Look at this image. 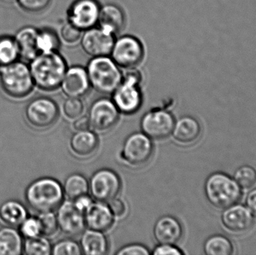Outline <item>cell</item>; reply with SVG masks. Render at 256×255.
I'll return each instance as SVG.
<instances>
[{
	"label": "cell",
	"instance_id": "obj_38",
	"mask_svg": "<svg viewBox=\"0 0 256 255\" xmlns=\"http://www.w3.org/2000/svg\"><path fill=\"white\" fill-rule=\"evenodd\" d=\"M84 31L68 22L60 29V39L68 45H74L80 40Z\"/></svg>",
	"mask_w": 256,
	"mask_h": 255
},
{
	"label": "cell",
	"instance_id": "obj_14",
	"mask_svg": "<svg viewBox=\"0 0 256 255\" xmlns=\"http://www.w3.org/2000/svg\"><path fill=\"white\" fill-rule=\"evenodd\" d=\"M100 5L97 0H75L67 10V21L82 31L98 25Z\"/></svg>",
	"mask_w": 256,
	"mask_h": 255
},
{
	"label": "cell",
	"instance_id": "obj_6",
	"mask_svg": "<svg viewBox=\"0 0 256 255\" xmlns=\"http://www.w3.org/2000/svg\"><path fill=\"white\" fill-rule=\"evenodd\" d=\"M142 74L135 68L128 69L123 79L112 93V101L120 112L127 115L135 113L142 104V93L140 83Z\"/></svg>",
	"mask_w": 256,
	"mask_h": 255
},
{
	"label": "cell",
	"instance_id": "obj_17",
	"mask_svg": "<svg viewBox=\"0 0 256 255\" xmlns=\"http://www.w3.org/2000/svg\"><path fill=\"white\" fill-rule=\"evenodd\" d=\"M224 227L232 233H246L254 227V214L243 205H232L225 209L222 214Z\"/></svg>",
	"mask_w": 256,
	"mask_h": 255
},
{
	"label": "cell",
	"instance_id": "obj_39",
	"mask_svg": "<svg viewBox=\"0 0 256 255\" xmlns=\"http://www.w3.org/2000/svg\"><path fill=\"white\" fill-rule=\"evenodd\" d=\"M108 206L115 218H122L126 215L128 208L126 202L120 198L116 197L108 202Z\"/></svg>",
	"mask_w": 256,
	"mask_h": 255
},
{
	"label": "cell",
	"instance_id": "obj_42",
	"mask_svg": "<svg viewBox=\"0 0 256 255\" xmlns=\"http://www.w3.org/2000/svg\"><path fill=\"white\" fill-rule=\"evenodd\" d=\"M73 202L76 208L84 214L93 202L92 199L90 196H88V194L80 196V197L74 200Z\"/></svg>",
	"mask_w": 256,
	"mask_h": 255
},
{
	"label": "cell",
	"instance_id": "obj_31",
	"mask_svg": "<svg viewBox=\"0 0 256 255\" xmlns=\"http://www.w3.org/2000/svg\"><path fill=\"white\" fill-rule=\"evenodd\" d=\"M52 253V246L43 235L28 238L24 241L22 254L26 255H50Z\"/></svg>",
	"mask_w": 256,
	"mask_h": 255
},
{
	"label": "cell",
	"instance_id": "obj_24",
	"mask_svg": "<svg viewBox=\"0 0 256 255\" xmlns=\"http://www.w3.org/2000/svg\"><path fill=\"white\" fill-rule=\"evenodd\" d=\"M80 245L82 254L86 255H104L109 251V242L103 232L91 229L82 233Z\"/></svg>",
	"mask_w": 256,
	"mask_h": 255
},
{
	"label": "cell",
	"instance_id": "obj_11",
	"mask_svg": "<svg viewBox=\"0 0 256 255\" xmlns=\"http://www.w3.org/2000/svg\"><path fill=\"white\" fill-rule=\"evenodd\" d=\"M88 184L92 197L106 203L117 197L122 189V181L118 174L109 169L97 171Z\"/></svg>",
	"mask_w": 256,
	"mask_h": 255
},
{
	"label": "cell",
	"instance_id": "obj_18",
	"mask_svg": "<svg viewBox=\"0 0 256 255\" xmlns=\"http://www.w3.org/2000/svg\"><path fill=\"white\" fill-rule=\"evenodd\" d=\"M86 226L91 230L104 232L114 226L115 217L106 202H92L84 213Z\"/></svg>",
	"mask_w": 256,
	"mask_h": 255
},
{
	"label": "cell",
	"instance_id": "obj_19",
	"mask_svg": "<svg viewBox=\"0 0 256 255\" xmlns=\"http://www.w3.org/2000/svg\"><path fill=\"white\" fill-rule=\"evenodd\" d=\"M153 234L158 244L176 245L183 236V228L177 219L164 216L155 223Z\"/></svg>",
	"mask_w": 256,
	"mask_h": 255
},
{
	"label": "cell",
	"instance_id": "obj_36",
	"mask_svg": "<svg viewBox=\"0 0 256 255\" xmlns=\"http://www.w3.org/2000/svg\"><path fill=\"white\" fill-rule=\"evenodd\" d=\"M18 228V231L24 240L42 235L40 223L37 217H27Z\"/></svg>",
	"mask_w": 256,
	"mask_h": 255
},
{
	"label": "cell",
	"instance_id": "obj_3",
	"mask_svg": "<svg viewBox=\"0 0 256 255\" xmlns=\"http://www.w3.org/2000/svg\"><path fill=\"white\" fill-rule=\"evenodd\" d=\"M86 70L92 88L102 94H112L123 79L121 67L110 55L92 58Z\"/></svg>",
	"mask_w": 256,
	"mask_h": 255
},
{
	"label": "cell",
	"instance_id": "obj_5",
	"mask_svg": "<svg viewBox=\"0 0 256 255\" xmlns=\"http://www.w3.org/2000/svg\"><path fill=\"white\" fill-rule=\"evenodd\" d=\"M204 193L210 205L218 209H226L236 205L242 197L238 184L222 172L209 175L204 184Z\"/></svg>",
	"mask_w": 256,
	"mask_h": 255
},
{
	"label": "cell",
	"instance_id": "obj_1",
	"mask_svg": "<svg viewBox=\"0 0 256 255\" xmlns=\"http://www.w3.org/2000/svg\"><path fill=\"white\" fill-rule=\"evenodd\" d=\"M28 65L34 87L44 91L60 88L68 69L66 59L58 52L39 53Z\"/></svg>",
	"mask_w": 256,
	"mask_h": 255
},
{
	"label": "cell",
	"instance_id": "obj_35",
	"mask_svg": "<svg viewBox=\"0 0 256 255\" xmlns=\"http://www.w3.org/2000/svg\"><path fill=\"white\" fill-rule=\"evenodd\" d=\"M62 110L66 118L70 120L76 119L84 113V102L79 97H68L63 103Z\"/></svg>",
	"mask_w": 256,
	"mask_h": 255
},
{
	"label": "cell",
	"instance_id": "obj_27",
	"mask_svg": "<svg viewBox=\"0 0 256 255\" xmlns=\"http://www.w3.org/2000/svg\"><path fill=\"white\" fill-rule=\"evenodd\" d=\"M64 195L70 201L75 200L90 192V184L86 177L80 174L74 173L69 175L63 186Z\"/></svg>",
	"mask_w": 256,
	"mask_h": 255
},
{
	"label": "cell",
	"instance_id": "obj_13",
	"mask_svg": "<svg viewBox=\"0 0 256 255\" xmlns=\"http://www.w3.org/2000/svg\"><path fill=\"white\" fill-rule=\"evenodd\" d=\"M120 115V110L112 100L103 97L92 104L88 118L92 128L100 133H106L116 125Z\"/></svg>",
	"mask_w": 256,
	"mask_h": 255
},
{
	"label": "cell",
	"instance_id": "obj_9",
	"mask_svg": "<svg viewBox=\"0 0 256 255\" xmlns=\"http://www.w3.org/2000/svg\"><path fill=\"white\" fill-rule=\"evenodd\" d=\"M153 151V142L148 136L142 132L134 133L124 141L120 156L122 160L128 166L140 167L150 160Z\"/></svg>",
	"mask_w": 256,
	"mask_h": 255
},
{
	"label": "cell",
	"instance_id": "obj_37",
	"mask_svg": "<svg viewBox=\"0 0 256 255\" xmlns=\"http://www.w3.org/2000/svg\"><path fill=\"white\" fill-rule=\"evenodd\" d=\"M20 8L28 13L44 11L50 5L52 0H15Z\"/></svg>",
	"mask_w": 256,
	"mask_h": 255
},
{
	"label": "cell",
	"instance_id": "obj_2",
	"mask_svg": "<svg viewBox=\"0 0 256 255\" xmlns=\"http://www.w3.org/2000/svg\"><path fill=\"white\" fill-rule=\"evenodd\" d=\"M26 202L34 212L54 211L61 205L64 192L60 183L52 178H40L32 182L25 190Z\"/></svg>",
	"mask_w": 256,
	"mask_h": 255
},
{
	"label": "cell",
	"instance_id": "obj_4",
	"mask_svg": "<svg viewBox=\"0 0 256 255\" xmlns=\"http://www.w3.org/2000/svg\"><path fill=\"white\" fill-rule=\"evenodd\" d=\"M0 86L10 98L21 100L28 97L34 88L28 64L18 60L0 66Z\"/></svg>",
	"mask_w": 256,
	"mask_h": 255
},
{
	"label": "cell",
	"instance_id": "obj_21",
	"mask_svg": "<svg viewBox=\"0 0 256 255\" xmlns=\"http://www.w3.org/2000/svg\"><path fill=\"white\" fill-rule=\"evenodd\" d=\"M201 133L200 122L192 117L184 116L174 123L172 135L178 143L188 145L196 142Z\"/></svg>",
	"mask_w": 256,
	"mask_h": 255
},
{
	"label": "cell",
	"instance_id": "obj_16",
	"mask_svg": "<svg viewBox=\"0 0 256 255\" xmlns=\"http://www.w3.org/2000/svg\"><path fill=\"white\" fill-rule=\"evenodd\" d=\"M60 88L68 97L81 98L86 95L92 88L86 68L79 65L68 67Z\"/></svg>",
	"mask_w": 256,
	"mask_h": 255
},
{
	"label": "cell",
	"instance_id": "obj_8",
	"mask_svg": "<svg viewBox=\"0 0 256 255\" xmlns=\"http://www.w3.org/2000/svg\"><path fill=\"white\" fill-rule=\"evenodd\" d=\"M110 56L121 68H136L144 58V46L134 36H121L116 39Z\"/></svg>",
	"mask_w": 256,
	"mask_h": 255
},
{
	"label": "cell",
	"instance_id": "obj_7",
	"mask_svg": "<svg viewBox=\"0 0 256 255\" xmlns=\"http://www.w3.org/2000/svg\"><path fill=\"white\" fill-rule=\"evenodd\" d=\"M26 120L33 128L45 130L52 127L60 115L58 105L48 97H38L28 102L24 111Z\"/></svg>",
	"mask_w": 256,
	"mask_h": 255
},
{
	"label": "cell",
	"instance_id": "obj_33",
	"mask_svg": "<svg viewBox=\"0 0 256 255\" xmlns=\"http://www.w3.org/2000/svg\"><path fill=\"white\" fill-rule=\"evenodd\" d=\"M37 218L40 223L42 235L50 238L56 234L58 229V222L54 211L40 213Z\"/></svg>",
	"mask_w": 256,
	"mask_h": 255
},
{
	"label": "cell",
	"instance_id": "obj_22",
	"mask_svg": "<svg viewBox=\"0 0 256 255\" xmlns=\"http://www.w3.org/2000/svg\"><path fill=\"white\" fill-rule=\"evenodd\" d=\"M38 30V28L36 27L26 25L20 28L14 35L20 58L26 62H30L39 54L37 47Z\"/></svg>",
	"mask_w": 256,
	"mask_h": 255
},
{
	"label": "cell",
	"instance_id": "obj_29",
	"mask_svg": "<svg viewBox=\"0 0 256 255\" xmlns=\"http://www.w3.org/2000/svg\"><path fill=\"white\" fill-rule=\"evenodd\" d=\"M20 58L19 48L14 36L0 35V66L8 65Z\"/></svg>",
	"mask_w": 256,
	"mask_h": 255
},
{
	"label": "cell",
	"instance_id": "obj_15",
	"mask_svg": "<svg viewBox=\"0 0 256 255\" xmlns=\"http://www.w3.org/2000/svg\"><path fill=\"white\" fill-rule=\"evenodd\" d=\"M57 222L62 233L76 237L84 233L86 223L84 214L78 209L73 201H63L57 208Z\"/></svg>",
	"mask_w": 256,
	"mask_h": 255
},
{
	"label": "cell",
	"instance_id": "obj_26",
	"mask_svg": "<svg viewBox=\"0 0 256 255\" xmlns=\"http://www.w3.org/2000/svg\"><path fill=\"white\" fill-rule=\"evenodd\" d=\"M27 217L26 208L19 201L8 200L0 205V221L4 226L19 227Z\"/></svg>",
	"mask_w": 256,
	"mask_h": 255
},
{
	"label": "cell",
	"instance_id": "obj_40",
	"mask_svg": "<svg viewBox=\"0 0 256 255\" xmlns=\"http://www.w3.org/2000/svg\"><path fill=\"white\" fill-rule=\"evenodd\" d=\"M150 252L144 246L141 244H130L120 249L117 255H148Z\"/></svg>",
	"mask_w": 256,
	"mask_h": 255
},
{
	"label": "cell",
	"instance_id": "obj_25",
	"mask_svg": "<svg viewBox=\"0 0 256 255\" xmlns=\"http://www.w3.org/2000/svg\"><path fill=\"white\" fill-rule=\"evenodd\" d=\"M24 241L15 228L6 226L0 228V255H22Z\"/></svg>",
	"mask_w": 256,
	"mask_h": 255
},
{
	"label": "cell",
	"instance_id": "obj_41",
	"mask_svg": "<svg viewBox=\"0 0 256 255\" xmlns=\"http://www.w3.org/2000/svg\"><path fill=\"white\" fill-rule=\"evenodd\" d=\"M153 255H182L183 252L179 250L176 245L172 244H159L150 253Z\"/></svg>",
	"mask_w": 256,
	"mask_h": 255
},
{
	"label": "cell",
	"instance_id": "obj_45",
	"mask_svg": "<svg viewBox=\"0 0 256 255\" xmlns=\"http://www.w3.org/2000/svg\"><path fill=\"white\" fill-rule=\"evenodd\" d=\"M6 1H15V0H6Z\"/></svg>",
	"mask_w": 256,
	"mask_h": 255
},
{
	"label": "cell",
	"instance_id": "obj_44",
	"mask_svg": "<svg viewBox=\"0 0 256 255\" xmlns=\"http://www.w3.org/2000/svg\"><path fill=\"white\" fill-rule=\"evenodd\" d=\"M246 208L252 212L254 215H256V188L254 189L248 194L246 199Z\"/></svg>",
	"mask_w": 256,
	"mask_h": 255
},
{
	"label": "cell",
	"instance_id": "obj_23",
	"mask_svg": "<svg viewBox=\"0 0 256 255\" xmlns=\"http://www.w3.org/2000/svg\"><path fill=\"white\" fill-rule=\"evenodd\" d=\"M98 145V137L90 130L78 131L70 138V150L78 157H90L97 151Z\"/></svg>",
	"mask_w": 256,
	"mask_h": 255
},
{
	"label": "cell",
	"instance_id": "obj_30",
	"mask_svg": "<svg viewBox=\"0 0 256 255\" xmlns=\"http://www.w3.org/2000/svg\"><path fill=\"white\" fill-rule=\"evenodd\" d=\"M61 39L56 32L50 28L38 30L37 47L39 53L58 52Z\"/></svg>",
	"mask_w": 256,
	"mask_h": 255
},
{
	"label": "cell",
	"instance_id": "obj_34",
	"mask_svg": "<svg viewBox=\"0 0 256 255\" xmlns=\"http://www.w3.org/2000/svg\"><path fill=\"white\" fill-rule=\"evenodd\" d=\"M80 245L70 239L62 240L52 247L54 255H82Z\"/></svg>",
	"mask_w": 256,
	"mask_h": 255
},
{
	"label": "cell",
	"instance_id": "obj_32",
	"mask_svg": "<svg viewBox=\"0 0 256 255\" xmlns=\"http://www.w3.org/2000/svg\"><path fill=\"white\" fill-rule=\"evenodd\" d=\"M234 180L243 190H252L256 186V169L250 165H244L234 172Z\"/></svg>",
	"mask_w": 256,
	"mask_h": 255
},
{
	"label": "cell",
	"instance_id": "obj_28",
	"mask_svg": "<svg viewBox=\"0 0 256 255\" xmlns=\"http://www.w3.org/2000/svg\"><path fill=\"white\" fill-rule=\"evenodd\" d=\"M204 252L207 255H232L234 254L232 242L222 235H212L206 240Z\"/></svg>",
	"mask_w": 256,
	"mask_h": 255
},
{
	"label": "cell",
	"instance_id": "obj_20",
	"mask_svg": "<svg viewBox=\"0 0 256 255\" xmlns=\"http://www.w3.org/2000/svg\"><path fill=\"white\" fill-rule=\"evenodd\" d=\"M126 23V14L122 9L114 3L100 6L98 25L112 34H117L122 31Z\"/></svg>",
	"mask_w": 256,
	"mask_h": 255
},
{
	"label": "cell",
	"instance_id": "obj_12",
	"mask_svg": "<svg viewBox=\"0 0 256 255\" xmlns=\"http://www.w3.org/2000/svg\"><path fill=\"white\" fill-rule=\"evenodd\" d=\"M115 34L100 26L85 30L81 36L80 46L92 58L110 55L115 42Z\"/></svg>",
	"mask_w": 256,
	"mask_h": 255
},
{
	"label": "cell",
	"instance_id": "obj_43",
	"mask_svg": "<svg viewBox=\"0 0 256 255\" xmlns=\"http://www.w3.org/2000/svg\"><path fill=\"white\" fill-rule=\"evenodd\" d=\"M74 122V128L76 131H84V130H90L91 127L90 119L87 116H80L76 118Z\"/></svg>",
	"mask_w": 256,
	"mask_h": 255
},
{
	"label": "cell",
	"instance_id": "obj_10",
	"mask_svg": "<svg viewBox=\"0 0 256 255\" xmlns=\"http://www.w3.org/2000/svg\"><path fill=\"white\" fill-rule=\"evenodd\" d=\"M174 123L176 121L171 112L154 108L143 115L140 127L142 132L150 139L162 140L171 136Z\"/></svg>",
	"mask_w": 256,
	"mask_h": 255
}]
</instances>
